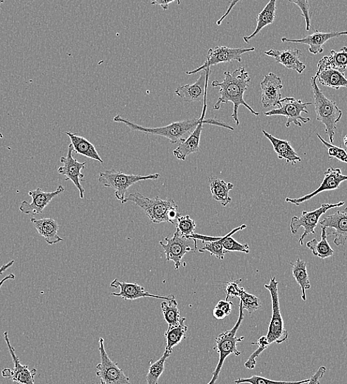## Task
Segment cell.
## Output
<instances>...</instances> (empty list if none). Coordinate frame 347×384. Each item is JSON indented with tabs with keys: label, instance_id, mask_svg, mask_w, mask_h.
<instances>
[{
	"label": "cell",
	"instance_id": "obj_1",
	"mask_svg": "<svg viewBox=\"0 0 347 384\" xmlns=\"http://www.w3.org/2000/svg\"><path fill=\"white\" fill-rule=\"evenodd\" d=\"M224 76L225 78L222 82L215 80L211 83L213 87H220V97L214 105V110H219L221 103H233L234 109L232 117L236 126L239 125L238 110L241 105L246 107L253 115L259 116L260 113L253 110L244 99V94L251 82L249 73L246 68L241 67L232 72L225 71Z\"/></svg>",
	"mask_w": 347,
	"mask_h": 384
},
{
	"label": "cell",
	"instance_id": "obj_2",
	"mask_svg": "<svg viewBox=\"0 0 347 384\" xmlns=\"http://www.w3.org/2000/svg\"><path fill=\"white\" fill-rule=\"evenodd\" d=\"M206 98L207 94L204 97V108L199 118H191V120L176 122L165 127H144L131 122L120 115L115 116L113 121L116 123L125 124L132 131H139L146 135L162 136L168 139L171 143H179L187 139L195 128L205 120L207 109Z\"/></svg>",
	"mask_w": 347,
	"mask_h": 384
},
{
	"label": "cell",
	"instance_id": "obj_3",
	"mask_svg": "<svg viewBox=\"0 0 347 384\" xmlns=\"http://www.w3.org/2000/svg\"><path fill=\"white\" fill-rule=\"evenodd\" d=\"M128 201L140 207L155 224H160L165 222L174 224V220L180 217L178 206L172 199L164 200L159 197L149 198L139 192H134L126 198L125 203Z\"/></svg>",
	"mask_w": 347,
	"mask_h": 384
},
{
	"label": "cell",
	"instance_id": "obj_4",
	"mask_svg": "<svg viewBox=\"0 0 347 384\" xmlns=\"http://www.w3.org/2000/svg\"><path fill=\"white\" fill-rule=\"evenodd\" d=\"M316 80L315 77L310 79L316 118L325 126V133L329 137V143H333L337 124L340 122L343 113L336 101L329 100L324 95Z\"/></svg>",
	"mask_w": 347,
	"mask_h": 384
},
{
	"label": "cell",
	"instance_id": "obj_5",
	"mask_svg": "<svg viewBox=\"0 0 347 384\" xmlns=\"http://www.w3.org/2000/svg\"><path fill=\"white\" fill-rule=\"evenodd\" d=\"M239 317L234 327L230 331H226L220 333L216 338V347L214 349H217L219 353V361L215 371L213 373V378L207 384H215L217 381L223 364L226 359H227L231 354H234L236 357H239L241 354V352L237 350V344L243 342L244 336H236V333L244 319V307L242 303L239 302Z\"/></svg>",
	"mask_w": 347,
	"mask_h": 384
},
{
	"label": "cell",
	"instance_id": "obj_6",
	"mask_svg": "<svg viewBox=\"0 0 347 384\" xmlns=\"http://www.w3.org/2000/svg\"><path fill=\"white\" fill-rule=\"evenodd\" d=\"M160 177L158 173L143 176L127 174L115 169L105 170L99 173V182L105 187L112 188L115 197L122 204L125 203V195L129 188L138 182L146 180H157Z\"/></svg>",
	"mask_w": 347,
	"mask_h": 384
},
{
	"label": "cell",
	"instance_id": "obj_7",
	"mask_svg": "<svg viewBox=\"0 0 347 384\" xmlns=\"http://www.w3.org/2000/svg\"><path fill=\"white\" fill-rule=\"evenodd\" d=\"M278 286L279 282L276 280V277L271 278L270 283L265 285V288L270 292L271 301H272V316H271L267 333L265 335L270 345L273 343L282 344L289 338V333L284 328L281 313Z\"/></svg>",
	"mask_w": 347,
	"mask_h": 384
},
{
	"label": "cell",
	"instance_id": "obj_8",
	"mask_svg": "<svg viewBox=\"0 0 347 384\" xmlns=\"http://www.w3.org/2000/svg\"><path fill=\"white\" fill-rule=\"evenodd\" d=\"M311 102H303L294 97H286L282 99L277 108L265 113L266 116L282 115L288 118L286 127H290L291 124L298 127H303L301 122L307 124L310 122V117H305L301 113L308 114V107Z\"/></svg>",
	"mask_w": 347,
	"mask_h": 384
},
{
	"label": "cell",
	"instance_id": "obj_9",
	"mask_svg": "<svg viewBox=\"0 0 347 384\" xmlns=\"http://www.w3.org/2000/svg\"><path fill=\"white\" fill-rule=\"evenodd\" d=\"M345 202L338 203H324L319 209L312 212L303 211L300 217L294 216L291 221V231L293 234H296L301 227L304 228V232L301 235L298 243L301 245H304V241L310 233H315V229L318 226L321 217L327 211L332 209L341 207Z\"/></svg>",
	"mask_w": 347,
	"mask_h": 384
},
{
	"label": "cell",
	"instance_id": "obj_10",
	"mask_svg": "<svg viewBox=\"0 0 347 384\" xmlns=\"http://www.w3.org/2000/svg\"><path fill=\"white\" fill-rule=\"evenodd\" d=\"M168 244H163L162 241L159 244L162 246L167 261H173L175 270H178L181 266V260L189 252H195L198 250L197 240L189 239L180 234L178 231L174 233L172 238H165Z\"/></svg>",
	"mask_w": 347,
	"mask_h": 384
},
{
	"label": "cell",
	"instance_id": "obj_11",
	"mask_svg": "<svg viewBox=\"0 0 347 384\" xmlns=\"http://www.w3.org/2000/svg\"><path fill=\"white\" fill-rule=\"evenodd\" d=\"M99 352L101 362L96 366V376L101 384H131L130 378L127 376L122 369L113 361L104 347V340L99 338Z\"/></svg>",
	"mask_w": 347,
	"mask_h": 384
},
{
	"label": "cell",
	"instance_id": "obj_12",
	"mask_svg": "<svg viewBox=\"0 0 347 384\" xmlns=\"http://www.w3.org/2000/svg\"><path fill=\"white\" fill-rule=\"evenodd\" d=\"M255 48H230L226 46H216L215 49H210L208 51L206 61L201 67L191 71H187V75H192L211 66L217 65L220 63H230L234 61L242 63V55L246 53L253 52Z\"/></svg>",
	"mask_w": 347,
	"mask_h": 384
},
{
	"label": "cell",
	"instance_id": "obj_13",
	"mask_svg": "<svg viewBox=\"0 0 347 384\" xmlns=\"http://www.w3.org/2000/svg\"><path fill=\"white\" fill-rule=\"evenodd\" d=\"M204 124L215 125L225 129L234 130L233 127L221 121L210 118L206 120V118L191 133L189 137L184 141L180 142L177 148L173 151L174 156L180 160H185L186 158L191 154L196 153L200 151L201 133Z\"/></svg>",
	"mask_w": 347,
	"mask_h": 384
},
{
	"label": "cell",
	"instance_id": "obj_14",
	"mask_svg": "<svg viewBox=\"0 0 347 384\" xmlns=\"http://www.w3.org/2000/svg\"><path fill=\"white\" fill-rule=\"evenodd\" d=\"M4 338L13 361L14 367L13 369H4L2 371V376L21 384H35V376L37 373V369H30L27 365H23L20 363L14 348L11 345L7 331L4 333Z\"/></svg>",
	"mask_w": 347,
	"mask_h": 384
},
{
	"label": "cell",
	"instance_id": "obj_15",
	"mask_svg": "<svg viewBox=\"0 0 347 384\" xmlns=\"http://www.w3.org/2000/svg\"><path fill=\"white\" fill-rule=\"evenodd\" d=\"M64 191L65 188L62 185L52 192L44 191L40 188L30 191L28 196L32 198V202L23 201L20 205V211L25 215H42L48 205Z\"/></svg>",
	"mask_w": 347,
	"mask_h": 384
},
{
	"label": "cell",
	"instance_id": "obj_16",
	"mask_svg": "<svg viewBox=\"0 0 347 384\" xmlns=\"http://www.w3.org/2000/svg\"><path fill=\"white\" fill-rule=\"evenodd\" d=\"M73 148L71 144L68 146V155L60 159L63 166L58 169V173L66 177L65 181H71L80 191V197L84 199V188L81 182L84 180V174L82 170L85 168L87 162H80L72 157Z\"/></svg>",
	"mask_w": 347,
	"mask_h": 384
},
{
	"label": "cell",
	"instance_id": "obj_17",
	"mask_svg": "<svg viewBox=\"0 0 347 384\" xmlns=\"http://www.w3.org/2000/svg\"><path fill=\"white\" fill-rule=\"evenodd\" d=\"M347 181V175H343L341 170L339 168L329 167L324 172V177L320 186L315 189L312 193L299 198H286V203H290L296 205L308 201L314 197L327 191H333L340 188L342 182Z\"/></svg>",
	"mask_w": 347,
	"mask_h": 384
},
{
	"label": "cell",
	"instance_id": "obj_18",
	"mask_svg": "<svg viewBox=\"0 0 347 384\" xmlns=\"http://www.w3.org/2000/svg\"><path fill=\"white\" fill-rule=\"evenodd\" d=\"M320 224L322 228L329 229L327 235L336 236L334 241L336 245H345L347 241V207L342 211L325 217Z\"/></svg>",
	"mask_w": 347,
	"mask_h": 384
},
{
	"label": "cell",
	"instance_id": "obj_19",
	"mask_svg": "<svg viewBox=\"0 0 347 384\" xmlns=\"http://www.w3.org/2000/svg\"><path fill=\"white\" fill-rule=\"evenodd\" d=\"M210 72V68L203 70L197 82L193 84H185L177 87L175 91V94L188 103L202 101L208 93V83Z\"/></svg>",
	"mask_w": 347,
	"mask_h": 384
},
{
	"label": "cell",
	"instance_id": "obj_20",
	"mask_svg": "<svg viewBox=\"0 0 347 384\" xmlns=\"http://www.w3.org/2000/svg\"><path fill=\"white\" fill-rule=\"evenodd\" d=\"M111 288H120V293H112V295L123 298L125 300L134 301L144 297H153L165 301H170L175 298V295L171 294L169 297H162L149 292L144 291V288L135 283H127L120 282L118 279L113 281L111 284Z\"/></svg>",
	"mask_w": 347,
	"mask_h": 384
},
{
	"label": "cell",
	"instance_id": "obj_21",
	"mask_svg": "<svg viewBox=\"0 0 347 384\" xmlns=\"http://www.w3.org/2000/svg\"><path fill=\"white\" fill-rule=\"evenodd\" d=\"M283 84L280 77L274 72H269L261 82L262 103L264 108L278 107L282 100L281 91Z\"/></svg>",
	"mask_w": 347,
	"mask_h": 384
},
{
	"label": "cell",
	"instance_id": "obj_22",
	"mask_svg": "<svg viewBox=\"0 0 347 384\" xmlns=\"http://www.w3.org/2000/svg\"><path fill=\"white\" fill-rule=\"evenodd\" d=\"M346 35L347 32L324 33L319 32L318 30H315L313 34L308 35L303 39H294L282 37L281 40L282 42H294L308 44V46L310 47V53L316 55L323 53L324 44L329 39Z\"/></svg>",
	"mask_w": 347,
	"mask_h": 384
},
{
	"label": "cell",
	"instance_id": "obj_23",
	"mask_svg": "<svg viewBox=\"0 0 347 384\" xmlns=\"http://www.w3.org/2000/svg\"><path fill=\"white\" fill-rule=\"evenodd\" d=\"M265 54L274 58L277 63L284 65L286 68L295 70L298 74L303 73L306 69L305 64L300 60L303 52L298 49L282 51L271 49L265 51Z\"/></svg>",
	"mask_w": 347,
	"mask_h": 384
},
{
	"label": "cell",
	"instance_id": "obj_24",
	"mask_svg": "<svg viewBox=\"0 0 347 384\" xmlns=\"http://www.w3.org/2000/svg\"><path fill=\"white\" fill-rule=\"evenodd\" d=\"M31 222L39 234L49 245H55L63 241L58 234L59 225L53 218L36 219L32 217Z\"/></svg>",
	"mask_w": 347,
	"mask_h": 384
},
{
	"label": "cell",
	"instance_id": "obj_25",
	"mask_svg": "<svg viewBox=\"0 0 347 384\" xmlns=\"http://www.w3.org/2000/svg\"><path fill=\"white\" fill-rule=\"evenodd\" d=\"M264 136L273 145L274 151L280 160H285L286 164L291 162L293 165H296L297 162H301V158L298 156L291 143L288 141L279 139L267 132L263 129Z\"/></svg>",
	"mask_w": 347,
	"mask_h": 384
},
{
	"label": "cell",
	"instance_id": "obj_26",
	"mask_svg": "<svg viewBox=\"0 0 347 384\" xmlns=\"http://www.w3.org/2000/svg\"><path fill=\"white\" fill-rule=\"evenodd\" d=\"M65 134L70 139V144L73 148V153L85 156L88 158L99 161L103 164V161L99 153L97 152L95 146L82 136L75 134L71 132H66Z\"/></svg>",
	"mask_w": 347,
	"mask_h": 384
},
{
	"label": "cell",
	"instance_id": "obj_27",
	"mask_svg": "<svg viewBox=\"0 0 347 384\" xmlns=\"http://www.w3.org/2000/svg\"><path fill=\"white\" fill-rule=\"evenodd\" d=\"M320 83L325 87L339 90L341 87L347 88V79L344 73L333 68H324L316 71L315 76Z\"/></svg>",
	"mask_w": 347,
	"mask_h": 384
},
{
	"label": "cell",
	"instance_id": "obj_28",
	"mask_svg": "<svg viewBox=\"0 0 347 384\" xmlns=\"http://www.w3.org/2000/svg\"><path fill=\"white\" fill-rule=\"evenodd\" d=\"M208 184L214 200L219 202L223 207L232 203V199L229 196V191L234 187L233 184L226 183L219 179L217 177H209Z\"/></svg>",
	"mask_w": 347,
	"mask_h": 384
},
{
	"label": "cell",
	"instance_id": "obj_29",
	"mask_svg": "<svg viewBox=\"0 0 347 384\" xmlns=\"http://www.w3.org/2000/svg\"><path fill=\"white\" fill-rule=\"evenodd\" d=\"M277 0H270L263 10L256 17V27L254 32L250 36L244 37V40L246 43L259 34L262 30L267 25H272L276 19Z\"/></svg>",
	"mask_w": 347,
	"mask_h": 384
},
{
	"label": "cell",
	"instance_id": "obj_30",
	"mask_svg": "<svg viewBox=\"0 0 347 384\" xmlns=\"http://www.w3.org/2000/svg\"><path fill=\"white\" fill-rule=\"evenodd\" d=\"M333 68L344 73L347 68V48L339 51H331L329 56H325L318 63V70Z\"/></svg>",
	"mask_w": 347,
	"mask_h": 384
},
{
	"label": "cell",
	"instance_id": "obj_31",
	"mask_svg": "<svg viewBox=\"0 0 347 384\" xmlns=\"http://www.w3.org/2000/svg\"><path fill=\"white\" fill-rule=\"evenodd\" d=\"M291 265L293 276L301 290V299L306 302V291L311 287L307 269V262L298 258L294 263H291Z\"/></svg>",
	"mask_w": 347,
	"mask_h": 384
},
{
	"label": "cell",
	"instance_id": "obj_32",
	"mask_svg": "<svg viewBox=\"0 0 347 384\" xmlns=\"http://www.w3.org/2000/svg\"><path fill=\"white\" fill-rule=\"evenodd\" d=\"M327 231L325 228H322V239L320 241L313 239L307 243V247L311 250L314 256L321 259H327L333 257L335 251L331 248L327 241Z\"/></svg>",
	"mask_w": 347,
	"mask_h": 384
},
{
	"label": "cell",
	"instance_id": "obj_33",
	"mask_svg": "<svg viewBox=\"0 0 347 384\" xmlns=\"http://www.w3.org/2000/svg\"><path fill=\"white\" fill-rule=\"evenodd\" d=\"M186 318L180 319L179 323L177 326L168 329L165 333V338L167 339V347L165 350L172 352L175 347L178 345L186 338V334L188 331V327L185 324Z\"/></svg>",
	"mask_w": 347,
	"mask_h": 384
},
{
	"label": "cell",
	"instance_id": "obj_34",
	"mask_svg": "<svg viewBox=\"0 0 347 384\" xmlns=\"http://www.w3.org/2000/svg\"><path fill=\"white\" fill-rule=\"evenodd\" d=\"M246 228V225H242L233 229L227 235H225L222 236V238H220L222 245L226 252H234V251H238V252H242L245 254L250 253L248 244L240 243L232 238V235H234L235 233L239 231H243Z\"/></svg>",
	"mask_w": 347,
	"mask_h": 384
},
{
	"label": "cell",
	"instance_id": "obj_35",
	"mask_svg": "<svg viewBox=\"0 0 347 384\" xmlns=\"http://www.w3.org/2000/svg\"><path fill=\"white\" fill-rule=\"evenodd\" d=\"M161 309L164 319L169 325V329L177 326L181 317L175 298L170 301L162 302Z\"/></svg>",
	"mask_w": 347,
	"mask_h": 384
},
{
	"label": "cell",
	"instance_id": "obj_36",
	"mask_svg": "<svg viewBox=\"0 0 347 384\" xmlns=\"http://www.w3.org/2000/svg\"><path fill=\"white\" fill-rule=\"evenodd\" d=\"M171 352L165 350L162 357L155 363L151 361L148 373L146 377L147 384H158L160 376L164 372L165 362L170 357Z\"/></svg>",
	"mask_w": 347,
	"mask_h": 384
},
{
	"label": "cell",
	"instance_id": "obj_37",
	"mask_svg": "<svg viewBox=\"0 0 347 384\" xmlns=\"http://www.w3.org/2000/svg\"><path fill=\"white\" fill-rule=\"evenodd\" d=\"M310 378L301 381H283L270 380L259 376H253L248 378H238L234 380L236 384L249 383V384H305L309 382Z\"/></svg>",
	"mask_w": 347,
	"mask_h": 384
},
{
	"label": "cell",
	"instance_id": "obj_38",
	"mask_svg": "<svg viewBox=\"0 0 347 384\" xmlns=\"http://www.w3.org/2000/svg\"><path fill=\"white\" fill-rule=\"evenodd\" d=\"M239 299L240 302L243 305L244 309H246L249 314H253L263 305L261 300L258 297L247 293L244 288L242 292H241Z\"/></svg>",
	"mask_w": 347,
	"mask_h": 384
},
{
	"label": "cell",
	"instance_id": "obj_39",
	"mask_svg": "<svg viewBox=\"0 0 347 384\" xmlns=\"http://www.w3.org/2000/svg\"><path fill=\"white\" fill-rule=\"evenodd\" d=\"M176 228L181 235L189 239L190 236L194 233L196 223L189 215L180 216L177 219Z\"/></svg>",
	"mask_w": 347,
	"mask_h": 384
},
{
	"label": "cell",
	"instance_id": "obj_40",
	"mask_svg": "<svg viewBox=\"0 0 347 384\" xmlns=\"http://www.w3.org/2000/svg\"><path fill=\"white\" fill-rule=\"evenodd\" d=\"M317 136L327 147L329 159L336 158L347 164V153L343 148L327 142L320 134H317Z\"/></svg>",
	"mask_w": 347,
	"mask_h": 384
},
{
	"label": "cell",
	"instance_id": "obj_41",
	"mask_svg": "<svg viewBox=\"0 0 347 384\" xmlns=\"http://www.w3.org/2000/svg\"><path fill=\"white\" fill-rule=\"evenodd\" d=\"M252 345H258L259 348L253 352L245 364V366L249 369H253L255 368L256 364L255 359H258L260 354L270 346L266 336H262L258 342L253 343Z\"/></svg>",
	"mask_w": 347,
	"mask_h": 384
},
{
	"label": "cell",
	"instance_id": "obj_42",
	"mask_svg": "<svg viewBox=\"0 0 347 384\" xmlns=\"http://www.w3.org/2000/svg\"><path fill=\"white\" fill-rule=\"evenodd\" d=\"M243 279H240L234 281V282L228 283L226 284L225 291L226 293V299L228 300L229 298H239L241 292H242L243 288H239V284L242 283Z\"/></svg>",
	"mask_w": 347,
	"mask_h": 384
},
{
	"label": "cell",
	"instance_id": "obj_43",
	"mask_svg": "<svg viewBox=\"0 0 347 384\" xmlns=\"http://www.w3.org/2000/svg\"><path fill=\"white\" fill-rule=\"evenodd\" d=\"M290 3L296 4L298 8L303 12V16L304 17L306 23V31L309 32L311 27V18H310V6L308 1H296V0H290Z\"/></svg>",
	"mask_w": 347,
	"mask_h": 384
},
{
	"label": "cell",
	"instance_id": "obj_44",
	"mask_svg": "<svg viewBox=\"0 0 347 384\" xmlns=\"http://www.w3.org/2000/svg\"><path fill=\"white\" fill-rule=\"evenodd\" d=\"M233 305V302L229 300H220L215 307L220 309L228 316L232 312Z\"/></svg>",
	"mask_w": 347,
	"mask_h": 384
},
{
	"label": "cell",
	"instance_id": "obj_45",
	"mask_svg": "<svg viewBox=\"0 0 347 384\" xmlns=\"http://www.w3.org/2000/svg\"><path fill=\"white\" fill-rule=\"evenodd\" d=\"M327 369L325 366H320L318 371L310 378L309 382L305 384H317L320 382V380L323 378L326 373Z\"/></svg>",
	"mask_w": 347,
	"mask_h": 384
},
{
	"label": "cell",
	"instance_id": "obj_46",
	"mask_svg": "<svg viewBox=\"0 0 347 384\" xmlns=\"http://www.w3.org/2000/svg\"><path fill=\"white\" fill-rule=\"evenodd\" d=\"M175 3V0H170V1H165V0H154V1L150 4L154 6H160L164 11L169 9V6Z\"/></svg>",
	"mask_w": 347,
	"mask_h": 384
},
{
	"label": "cell",
	"instance_id": "obj_47",
	"mask_svg": "<svg viewBox=\"0 0 347 384\" xmlns=\"http://www.w3.org/2000/svg\"><path fill=\"white\" fill-rule=\"evenodd\" d=\"M213 316L216 319L222 320L227 316H226L220 309L215 307L213 310Z\"/></svg>",
	"mask_w": 347,
	"mask_h": 384
},
{
	"label": "cell",
	"instance_id": "obj_48",
	"mask_svg": "<svg viewBox=\"0 0 347 384\" xmlns=\"http://www.w3.org/2000/svg\"><path fill=\"white\" fill-rule=\"evenodd\" d=\"M238 4V1H233L232 2L231 4V6L229 8V10L227 11V12L225 13V14L224 15V16L217 22V25H220V24L222 23V22L223 21V20L225 18L226 16H228V15L229 14V13L231 12V11L233 9V8L234 7V6Z\"/></svg>",
	"mask_w": 347,
	"mask_h": 384
},
{
	"label": "cell",
	"instance_id": "obj_49",
	"mask_svg": "<svg viewBox=\"0 0 347 384\" xmlns=\"http://www.w3.org/2000/svg\"><path fill=\"white\" fill-rule=\"evenodd\" d=\"M14 264V260H11L7 264H5L0 268V275H3L5 271H6L11 266Z\"/></svg>",
	"mask_w": 347,
	"mask_h": 384
},
{
	"label": "cell",
	"instance_id": "obj_50",
	"mask_svg": "<svg viewBox=\"0 0 347 384\" xmlns=\"http://www.w3.org/2000/svg\"><path fill=\"white\" fill-rule=\"evenodd\" d=\"M15 279V275L13 274H10L8 276H6V277H5L4 279L0 281V288H1V287L6 282V281L9 279Z\"/></svg>",
	"mask_w": 347,
	"mask_h": 384
},
{
	"label": "cell",
	"instance_id": "obj_51",
	"mask_svg": "<svg viewBox=\"0 0 347 384\" xmlns=\"http://www.w3.org/2000/svg\"><path fill=\"white\" fill-rule=\"evenodd\" d=\"M343 144L347 148V135L343 138Z\"/></svg>",
	"mask_w": 347,
	"mask_h": 384
},
{
	"label": "cell",
	"instance_id": "obj_52",
	"mask_svg": "<svg viewBox=\"0 0 347 384\" xmlns=\"http://www.w3.org/2000/svg\"><path fill=\"white\" fill-rule=\"evenodd\" d=\"M4 138V135L2 134V133H0V139H3Z\"/></svg>",
	"mask_w": 347,
	"mask_h": 384
},
{
	"label": "cell",
	"instance_id": "obj_53",
	"mask_svg": "<svg viewBox=\"0 0 347 384\" xmlns=\"http://www.w3.org/2000/svg\"><path fill=\"white\" fill-rule=\"evenodd\" d=\"M5 2L4 1V0H0V4H4Z\"/></svg>",
	"mask_w": 347,
	"mask_h": 384
},
{
	"label": "cell",
	"instance_id": "obj_54",
	"mask_svg": "<svg viewBox=\"0 0 347 384\" xmlns=\"http://www.w3.org/2000/svg\"><path fill=\"white\" fill-rule=\"evenodd\" d=\"M318 384H321L320 382H319Z\"/></svg>",
	"mask_w": 347,
	"mask_h": 384
},
{
	"label": "cell",
	"instance_id": "obj_55",
	"mask_svg": "<svg viewBox=\"0 0 347 384\" xmlns=\"http://www.w3.org/2000/svg\"><path fill=\"white\" fill-rule=\"evenodd\" d=\"M317 384H318V383H317Z\"/></svg>",
	"mask_w": 347,
	"mask_h": 384
}]
</instances>
